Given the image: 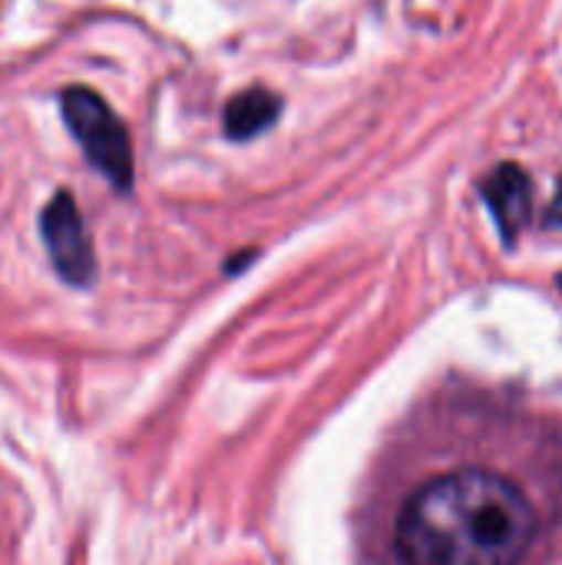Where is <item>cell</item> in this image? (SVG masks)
Wrapping results in <instances>:
<instances>
[{
	"mask_svg": "<svg viewBox=\"0 0 562 565\" xmlns=\"http://www.w3.org/2000/svg\"><path fill=\"white\" fill-rule=\"evenodd\" d=\"M560 288H562V275H560Z\"/></svg>",
	"mask_w": 562,
	"mask_h": 565,
	"instance_id": "cell-7",
	"label": "cell"
},
{
	"mask_svg": "<svg viewBox=\"0 0 562 565\" xmlns=\"http://www.w3.org/2000/svg\"><path fill=\"white\" fill-rule=\"evenodd\" d=\"M371 503V565L562 559V411L513 384L447 381L411 414Z\"/></svg>",
	"mask_w": 562,
	"mask_h": 565,
	"instance_id": "cell-1",
	"label": "cell"
},
{
	"mask_svg": "<svg viewBox=\"0 0 562 565\" xmlns=\"http://www.w3.org/2000/svg\"><path fill=\"white\" fill-rule=\"evenodd\" d=\"M484 199L503 232V238H517V232H523V225L530 222V212H533V185H530V175L513 166V162H503L497 166L487 179H484Z\"/></svg>",
	"mask_w": 562,
	"mask_h": 565,
	"instance_id": "cell-4",
	"label": "cell"
},
{
	"mask_svg": "<svg viewBox=\"0 0 562 565\" xmlns=\"http://www.w3.org/2000/svg\"><path fill=\"white\" fill-rule=\"evenodd\" d=\"M278 116H282V96L265 86H252L229 99L222 122L229 139H255L265 129H272Z\"/></svg>",
	"mask_w": 562,
	"mask_h": 565,
	"instance_id": "cell-5",
	"label": "cell"
},
{
	"mask_svg": "<svg viewBox=\"0 0 562 565\" xmlns=\"http://www.w3.org/2000/svg\"><path fill=\"white\" fill-rule=\"evenodd\" d=\"M63 122L73 139L83 146V156L93 169H99L116 189H129L132 182V142L116 116V109L89 86H66L60 93Z\"/></svg>",
	"mask_w": 562,
	"mask_h": 565,
	"instance_id": "cell-2",
	"label": "cell"
},
{
	"mask_svg": "<svg viewBox=\"0 0 562 565\" xmlns=\"http://www.w3.org/2000/svg\"><path fill=\"white\" fill-rule=\"evenodd\" d=\"M40 232H43V245L50 252L53 268L73 285H86L93 278L96 258H93V242H89L86 222L70 192H56L46 202Z\"/></svg>",
	"mask_w": 562,
	"mask_h": 565,
	"instance_id": "cell-3",
	"label": "cell"
},
{
	"mask_svg": "<svg viewBox=\"0 0 562 565\" xmlns=\"http://www.w3.org/2000/svg\"><path fill=\"white\" fill-rule=\"evenodd\" d=\"M547 222H550V225H556V228L562 225V179H560V185H556V195H553V202H550Z\"/></svg>",
	"mask_w": 562,
	"mask_h": 565,
	"instance_id": "cell-6",
	"label": "cell"
}]
</instances>
